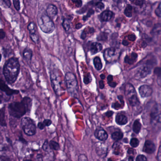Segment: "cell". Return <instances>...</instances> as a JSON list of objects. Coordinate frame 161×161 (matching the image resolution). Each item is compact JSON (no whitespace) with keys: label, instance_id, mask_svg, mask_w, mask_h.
<instances>
[{"label":"cell","instance_id":"cell-1","mask_svg":"<svg viewBox=\"0 0 161 161\" xmlns=\"http://www.w3.org/2000/svg\"><path fill=\"white\" fill-rule=\"evenodd\" d=\"M32 100L28 97L23 98L21 102H13L9 104L8 111L11 116L20 119L30 111Z\"/></svg>","mask_w":161,"mask_h":161},{"label":"cell","instance_id":"cell-2","mask_svg":"<svg viewBox=\"0 0 161 161\" xmlns=\"http://www.w3.org/2000/svg\"><path fill=\"white\" fill-rule=\"evenodd\" d=\"M20 65L18 60L12 57L9 59L4 66L3 73L6 81L12 84L17 79L20 72Z\"/></svg>","mask_w":161,"mask_h":161},{"label":"cell","instance_id":"cell-3","mask_svg":"<svg viewBox=\"0 0 161 161\" xmlns=\"http://www.w3.org/2000/svg\"><path fill=\"white\" fill-rule=\"evenodd\" d=\"M125 94L130 105L136 112L140 111L141 107L134 87L131 84H127L125 87Z\"/></svg>","mask_w":161,"mask_h":161},{"label":"cell","instance_id":"cell-4","mask_svg":"<svg viewBox=\"0 0 161 161\" xmlns=\"http://www.w3.org/2000/svg\"><path fill=\"white\" fill-rule=\"evenodd\" d=\"M150 123L155 131L161 129V105L155 104L151 109L150 113Z\"/></svg>","mask_w":161,"mask_h":161},{"label":"cell","instance_id":"cell-5","mask_svg":"<svg viewBox=\"0 0 161 161\" xmlns=\"http://www.w3.org/2000/svg\"><path fill=\"white\" fill-rule=\"evenodd\" d=\"M40 29L44 33L50 34L55 30V25L50 17L47 15H43L38 20Z\"/></svg>","mask_w":161,"mask_h":161},{"label":"cell","instance_id":"cell-6","mask_svg":"<svg viewBox=\"0 0 161 161\" xmlns=\"http://www.w3.org/2000/svg\"><path fill=\"white\" fill-rule=\"evenodd\" d=\"M21 126L24 132L28 136H34L36 133V126L30 118H23L21 121Z\"/></svg>","mask_w":161,"mask_h":161},{"label":"cell","instance_id":"cell-7","mask_svg":"<svg viewBox=\"0 0 161 161\" xmlns=\"http://www.w3.org/2000/svg\"><path fill=\"white\" fill-rule=\"evenodd\" d=\"M65 81L67 89L72 94H75L78 90V81L76 77L72 72H68L65 76Z\"/></svg>","mask_w":161,"mask_h":161},{"label":"cell","instance_id":"cell-8","mask_svg":"<svg viewBox=\"0 0 161 161\" xmlns=\"http://www.w3.org/2000/svg\"><path fill=\"white\" fill-rule=\"evenodd\" d=\"M120 55V50L115 47H111L107 49L104 51V59L108 62L116 61Z\"/></svg>","mask_w":161,"mask_h":161},{"label":"cell","instance_id":"cell-9","mask_svg":"<svg viewBox=\"0 0 161 161\" xmlns=\"http://www.w3.org/2000/svg\"><path fill=\"white\" fill-rule=\"evenodd\" d=\"M50 75L52 89L55 93L58 94L61 91V81L58 72L56 70H53L50 72Z\"/></svg>","mask_w":161,"mask_h":161},{"label":"cell","instance_id":"cell-10","mask_svg":"<svg viewBox=\"0 0 161 161\" xmlns=\"http://www.w3.org/2000/svg\"><path fill=\"white\" fill-rule=\"evenodd\" d=\"M28 29L29 32L31 39L34 43H37L39 40V38L36 31V27L35 23L31 22L28 25Z\"/></svg>","mask_w":161,"mask_h":161},{"label":"cell","instance_id":"cell-11","mask_svg":"<svg viewBox=\"0 0 161 161\" xmlns=\"http://www.w3.org/2000/svg\"><path fill=\"white\" fill-rule=\"evenodd\" d=\"M0 89L1 91L4 92L8 96H12L14 94H18L19 93L18 90L10 89L1 79L0 82Z\"/></svg>","mask_w":161,"mask_h":161},{"label":"cell","instance_id":"cell-12","mask_svg":"<svg viewBox=\"0 0 161 161\" xmlns=\"http://www.w3.org/2000/svg\"><path fill=\"white\" fill-rule=\"evenodd\" d=\"M139 93L142 97H148L151 96L152 89L148 85H143L139 88Z\"/></svg>","mask_w":161,"mask_h":161},{"label":"cell","instance_id":"cell-13","mask_svg":"<svg viewBox=\"0 0 161 161\" xmlns=\"http://www.w3.org/2000/svg\"><path fill=\"white\" fill-rule=\"evenodd\" d=\"M94 135L96 138L102 141H106L108 138L107 132L102 128H97L94 131Z\"/></svg>","mask_w":161,"mask_h":161},{"label":"cell","instance_id":"cell-14","mask_svg":"<svg viewBox=\"0 0 161 161\" xmlns=\"http://www.w3.org/2000/svg\"><path fill=\"white\" fill-rule=\"evenodd\" d=\"M143 150V151L147 154H152L155 151V145L151 141L147 140L145 143Z\"/></svg>","mask_w":161,"mask_h":161},{"label":"cell","instance_id":"cell-15","mask_svg":"<svg viewBox=\"0 0 161 161\" xmlns=\"http://www.w3.org/2000/svg\"><path fill=\"white\" fill-rule=\"evenodd\" d=\"M151 67L149 64H145L138 71V75L142 79L145 78L151 71Z\"/></svg>","mask_w":161,"mask_h":161},{"label":"cell","instance_id":"cell-16","mask_svg":"<svg viewBox=\"0 0 161 161\" xmlns=\"http://www.w3.org/2000/svg\"><path fill=\"white\" fill-rule=\"evenodd\" d=\"M46 12L49 17L53 18L58 14V9L55 5L50 4L47 6Z\"/></svg>","mask_w":161,"mask_h":161},{"label":"cell","instance_id":"cell-17","mask_svg":"<svg viewBox=\"0 0 161 161\" xmlns=\"http://www.w3.org/2000/svg\"><path fill=\"white\" fill-rule=\"evenodd\" d=\"M102 48H103V46L99 43H93L90 45V51L92 55H94L100 52L102 50Z\"/></svg>","mask_w":161,"mask_h":161},{"label":"cell","instance_id":"cell-18","mask_svg":"<svg viewBox=\"0 0 161 161\" xmlns=\"http://www.w3.org/2000/svg\"><path fill=\"white\" fill-rule=\"evenodd\" d=\"M113 16V13L109 10H106L103 11L100 15L101 20L103 21H110Z\"/></svg>","mask_w":161,"mask_h":161},{"label":"cell","instance_id":"cell-19","mask_svg":"<svg viewBox=\"0 0 161 161\" xmlns=\"http://www.w3.org/2000/svg\"><path fill=\"white\" fill-rule=\"evenodd\" d=\"M137 58H138V55L137 53L132 52L131 55L126 56L124 61L126 63L129 64H132L136 62Z\"/></svg>","mask_w":161,"mask_h":161},{"label":"cell","instance_id":"cell-20","mask_svg":"<svg viewBox=\"0 0 161 161\" xmlns=\"http://www.w3.org/2000/svg\"><path fill=\"white\" fill-rule=\"evenodd\" d=\"M115 120L117 123L120 125H125L128 122L127 118L123 114L117 115Z\"/></svg>","mask_w":161,"mask_h":161},{"label":"cell","instance_id":"cell-21","mask_svg":"<svg viewBox=\"0 0 161 161\" xmlns=\"http://www.w3.org/2000/svg\"><path fill=\"white\" fill-rule=\"evenodd\" d=\"M32 51L30 49L26 48L23 52L24 58L27 61H30L32 57Z\"/></svg>","mask_w":161,"mask_h":161},{"label":"cell","instance_id":"cell-22","mask_svg":"<svg viewBox=\"0 0 161 161\" xmlns=\"http://www.w3.org/2000/svg\"><path fill=\"white\" fill-rule=\"evenodd\" d=\"M0 123L1 125L3 127L7 126L6 120L5 118V108L3 107L1 110L0 113Z\"/></svg>","mask_w":161,"mask_h":161},{"label":"cell","instance_id":"cell-23","mask_svg":"<svg viewBox=\"0 0 161 161\" xmlns=\"http://www.w3.org/2000/svg\"><path fill=\"white\" fill-rule=\"evenodd\" d=\"M93 62L94 67L96 68V69L97 70H100L102 69L103 65H102V62H101V60L99 57L98 56L95 57L94 59Z\"/></svg>","mask_w":161,"mask_h":161},{"label":"cell","instance_id":"cell-24","mask_svg":"<svg viewBox=\"0 0 161 161\" xmlns=\"http://www.w3.org/2000/svg\"><path fill=\"white\" fill-rule=\"evenodd\" d=\"M151 34L153 35H160L161 34V24L158 23L154 26L152 30Z\"/></svg>","mask_w":161,"mask_h":161},{"label":"cell","instance_id":"cell-25","mask_svg":"<svg viewBox=\"0 0 161 161\" xmlns=\"http://www.w3.org/2000/svg\"><path fill=\"white\" fill-rule=\"evenodd\" d=\"M141 128V124L139 120H137L134 121L133 125V130L136 134H138Z\"/></svg>","mask_w":161,"mask_h":161},{"label":"cell","instance_id":"cell-26","mask_svg":"<svg viewBox=\"0 0 161 161\" xmlns=\"http://www.w3.org/2000/svg\"><path fill=\"white\" fill-rule=\"evenodd\" d=\"M49 148L50 149L52 150H56V151H58L60 149L59 144L57 142L55 141L51 140L49 143Z\"/></svg>","mask_w":161,"mask_h":161},{"label":"cell","instance_id":"cell-27","mask_svg":"<svg viewBox=\"0 0 161 161\" xmlns=\"http://www.w3.org/2000/svg\"><path fill=\"white\" fill-rule=\"evenodd\" d=\"M123 136V134L121 132L119 131H116V132H113L111 134V138L114 140L117 141L121 140L122 139Z\"/></svg>","mask_w":161,"mask_h":161},{"label":"cell","instance_id":"cell-28","mask_svg":"<svg viewBox=\"0 0 161 161\" xmlns=\"http://www.w3.org/2000/svg\"><path fill=\"white\" fill-rule=\"evenodd\" d=\"M62 25L66 31L69 30L70 28V21L69 19H64Z\"/></svg>","mask_w":161,"mask_h":161},{"label":"cell","instance_id":"cell-29","mask_svg":"<svg viewBox=\"0 0 161 161\" xmlns=\"http://www.w3.org/2000/svg\"><path fill=\"white\" fill-rule=\"evenodd\" d=\"M132 7L130 4H128L125 8L124 14L127 17H130L132 16Z\"/></svg>","mask_w":161,"mask_h":161},{"label":"cell","instance_id":"cell-30","mask_svg":"<svg viewBox=\"0 0 161 161\" xmlns=\"http://www.w3.org/2000/svg\"><path fill=\"white\" fill-rule=\"evenodd\" d=\"M92 81V78L89 73L87 74L84 77L83 81L85 84H88Z\"/></svg>","mask_w":161,"mask_h":161},{"label":"cell","instance_id":"cell-31","mask_svg":"<svg viewBox=\"0 0 161 161\" xmlns=\"http://www.w3.org/2000/svg\"><path fill=\"white\" fill-rule=\"evenodd\" d=\"M139 142L138 139L136 138H132L131 139L130 144L133 148H136L139 145Z\"/></svg>","mask_w":161,"mask_h":161},{"label":"cell","instance_id":"cell-32","mask_svg":"<svg viewBox=\"0 0 161 161\" xmlns=\"http://www.w3.org/2000/svg\"><path fill=\"white\" fill-rule=\"evenodd\" d=\"M94 10L92 9H90L89 10V11H88V12H87V14L86 15V16H84L83 18V20L84 21H86L88 20V18L89 17H91L92 15L94 14Z\"/></svg>","mask_w":161,"mask_h":161},{"label":"cell","instance_id":"cell-33","mask_svg":"<svg viewBox=\"0 0 161 161\" xmlns=\"http://www.w3.org/2000/svg\"><path fill=\"white\" fill-rule=\"evenodd\" d=\"M49 142L47 139H46L43 145L42 148L45 151H49V149H50L49 145Z\"/></svg>","mask_w":161,"mask_h":161},{"label":"cell","instance_id":"cell-34","mask_svg":"<svg viewBox=\"0 0 161 161\" xmlns=\"http://www.w3.org/2000/svg\"><path fill=\"white\" fill-rule=\"evenodd\" d=\"M154 73L157 76L159 79H161V67H157L154 70Z\"/></svg>","mask_w":161,"mask_h":161},{"label":"cell","instance_id":"cell-35","mask_svg":"<svg viewBox=\"0 0 161 161\" xmlns=\"http://www.w3.org/2000/svg\"><path fill=\"white\" fill-rule=\"evenodd\" d=\"M155 14L159 17H161V3L159 4L157 8L155 11Z\"/></svg>","mask_w":161,"mask_h":161},{"label":"cell","instance_id":"cell-36","mask_svg":"<svg viewBox=\"0 0 161 161\" xmlns=\"http://www.w3.org/2000/svg\"><path fill=\"white\" fill-rule=\"evenodd\" d=\"M97 39L99 41L106 40V39H107L106 34L104 33H101V34H100L99 36L97 37Z\"/></svg>","mask_w":161,"mask_h":161},{"label":"cell","instance_id":"cell-37","mask_svg":"<svg viewBox=\"0 0 161 161\" xmlns=\"http://www.w3.org/2000/svg\"><path fill=\"white\" fill-rule=\"evenodd\" d=\"M13 3L14 6L15 8L16 9V10L18 11H19L20 10V1H13Z\"/></svg>","mask_w":161,"mask_h":161},{"label":"cell","instance_id":"cell-38","mask_svg":"<svg viewBox=\"0 0 161 161\" xmlns=\"http://www.w3.org/2000/svg\"><path fill=\"white\" fill-rule=\"evenodd\" d=\"M96 8L98 9L99 10H102V9L104 8V4L102 3L101 1H98V2H97L96 4Z\"/></svg>","mask_w":161,"mask_h":161},{"label":"cell","instance_id":"cell-39","mask_svg":"<svg viewBox=\"0 0 161 161\" xmlns=\"http://www.w3.org/2000/svg\"><path fill=\"white\" fill-rule=\"evenodd\" d=\"M136 161H147V158L145 155H140L137 156Z\"/></svg>","mask_w":161,"mask_h":161},{"label":"cell","instance_id":"cell-40","mask_svg":"<svg viewBox=\"0 0 161 161\" xmlns=\"http://www.w3.org/2000/svg\"><path fill=\"white\" fill-rule=\"evenodd\" d=\"M78 161H87V156L83 155V154H81L79 157V160Z\"/></svg>","mask_w":161,"mask_h":161},{"label":"cell","instance_id":"cell-41","mask_svg":"<svg viewBox=\"0 0 161 161\" xmlns=\"http://www.w3.org/2000/svg\"><path fill=\"white\" fill-rule=\"evenodd\" d=\"M43 123L45 126H49L52 123V121L50 119H45L43 121Z\"/></svg>","mask_w":161,"mask_h":161},{"label":"cell","instance_id":"cell-42","mask_svg":"<svg viewBox=\"0 0 161 161\" xmlns=\"http://www.w3.org/2000/svg\"><path fill=\"white\" fill-rule=\"evenodd\" d=\"M72 2L75 4L77 7H80L82 5V1H72Z\"/></svg>","mask_w":161,"mask_h":161},{"label":"cell","instance_id":"cell-43","mask_svg":"<svg viewBox=\"0 0 161 161\" xmlns=\"http://www.w3.org/2000/svg\"><path fill=\"white\" fill-rule=\"evenodd\" d=\"M38 127L40 130H44V128H45V127L46 126H45L43 122H39V123H38Z\"/></svg>","mask_w":161,"mask_h":161},{"label":"cell","instance_id":"cell-44","mask_svg":"<svg viewBox=\"0 0 161 161\" xmlns=\"http://www.w3.org/2000/svg\"><path fill=\"white\" fill-rule=\"evenodd\" d=\"M158 161H161V145L159 147L157 155Z\"/></svg>","mask_w":161,"mask_h":161},{"label":"cell","instance_id":"cell-45","mask_svg":"<svg viewBox=\"0 0 161 161\" xmlns=\"http://www.w3.org/2000/svg\"><path fill=\"white\" fill-rule=\"evenodd\" d=\"M3 3L5 5H6V7L7 8H9L11 5V1L9 0H4V1H2Z\"/></svg>","mask_w":161,"mask_h":161},{"label":"cell","instance_id":"cell-46","mask_svg":"<svg viewBox=\"0 0 161 161\" xmlns=\"http://www.w3.org/2000/svg\"><path fill=\"white\" fill-rule=\"evenodd\" d=\"M132 2L134 3L135 4H136V5L141 6V5L143 4L144 1H132Z\"/></svg>","mask_w":161,"mask_h":161},{"label":"cell","instance_id":"cell-47","mask_svg":"<svg viewBox=\"0 0 161 161\" xmlns=\"http://www.w3.org/2000/svg\"><path fill=\"white\" fill-rule=\"evenodd\" d=\"M36 161H44L43 158V155L42 154H38L36 156Z\"/></svg>","mask_w":161,"mask_h":161},{"label":"cell","instance_id":"cell-48","mask_svg":"<svg viewBox=\"0 0 161 161\" xmlns=\"http://www.w3.org/2000/svg\"><path fill=\"white\" fill-rule=\"evenodd\" d=\"M19 140L21 141V142H22L24 144H28V142L22 136H21L19 137Z\"/></svg>","mask_w":161,"mask_h":161},{"label":"cell","instance_id":"cell-49","mask_svg":"<svg viewBox=\"0 0 161 161\" xmlns=\"http://www.w3.org/2000/svg\"><path fill=\"white\" fill-rule=\"evenodd\" d=\"M1 161H11V159L7 156H1Z\"/></svg>","mask_w":161,"mask_h":161},{"label":"cell","instance_id":"cell-50","mask_svg":"<svg viewBox=\"0 0 161 161\" xmlns=\"http://www.w3.org/2000/svg\"><path fill=\"white\" fill-rule=\"evenodd\" d=\"M5 32L4 31L3 29H1V31H0V38H1V39H4V38H5Z\"/></svg>","mask_w":161,"mask_h":161},{"label":"cell","instance_id":"cell-51","mask_svg":"<svg viewBox=\"0 0 161 161\" xmlns=\"http://www.w3.org/2000/svg\"><path fill=\"white\" fill-rule=\"evenodd\" d=\"M87 36V34L85 30H84L81 34V39H85L86 38Z\"/></svg>","mask_w":161,"mask_h":161},{"label":"cell","instance_id":"cell-52","mask_svg":"<svg viewBox=\"0 0 161 161\" xmlns=\"http://www.w3.org/2000/svg\"><path fill=\"white\" fill-rule=\"evenodd\" d=\"M128 39L131 41H134L136 39V36L134 35H128Z\"/></svg>","mask_w":161,"mask_h":161},{"label":"cell","instance_id":"cell-53","mask_svg":"<svg viewBox=\"0 0 161 161\" xmlns=\"http://www.w3.org/2000/svg\"><path fill=\"white\" fill-rule=\"evenodd\" d=\"M108 84H109L110 86L111 87H115L116 86L117 84L116 83L114 82H111L108 83Z\"/></svg>","mask_w":161,"mask_h":161},{"label":"cell","instance_id":"cell-54","mask_svg":"<svg viewBox=\"0 0 161 161\" xmlns=\"http://www.w3.org/2000/svg\"><path fill=\"white\" fill-rule=\"evenodd\" d=\"M107 80H108V82L110 83L112 82L113 80V77L111 75H109L108 77H107Z\"/></svg>","mask_w":161,"mask_h":161},{"label":"cell","instance_id":"cell-55","mask_svg":"<svg viewBox=\"0 0 161 161\" xmlns=\"http://www.w3.org/2000/svg\"><path fill=\"white\" fill-rule=\"evenodd\" d=\"M99 87L101 89H103L104 88V83L102 80L99 81Z\"/></svg>","mask_w":161,"mask_h":161},{"label":"cell","instance_id":"cell-56","mask_svg":"<svg viewBox=\"0 0 161 161\" xmlns=\"http://www.w3.org/2000/svg\"><path fill=\"white\" fill-rule=\"evenodd\" d=\"M82 24L79 23L76 25V27H75V28H76V29H79V28H82Z\"/></svg>","mask_w":161,"mask_h":161},{"label":"cell","instance_id":"cell-57","mask_svg":"<svg viewBox=\"0 0 161 161\" xmlns=\"http://www.w3.org/2000/svg\"><path fill=\"white\" fill-rule=\"evenodd\" d=\"M113 114V112L112 111H109L108 112H107L106 113V115L107 116L110 117L112 116Z\"/></svg>","mask_w":161,"mask_h":161},{"label":"cell","instance_id":"cell-58","mask_svg":"<svg viewBox=\"0 0 161 161\" xmlns=\"http://www.w3.org/2000/svg\"><path fill=\"white\" fill-rule=\"evenodd\" d=\"M128 44H129V43H128V42L126 40H123V42H122V44H123L124 45H125V46H127V45H128Z\"/></svg>","mask_w":161,"mask_h":161},{"label":"cell","instance_id":"cell-59","mask_svg":"<svg viewBox=\"0 0 161 161\" xmlns=\"http://www.w3.org/2000/svg\"><path fill=\"white\" fill-rule=\"evenodd\" d=\"M6 140H7V142L9 143H10V144H11V145L12 144V141H11L10 138H6Z\"/></svg>","mask_w":161,"mask_h":161},{"label":"cell","instance_id":"cell-60","mask_svg":"<svg viewBox=\"0 0 161 161\" xmlns=\"http://www.w3.org/2000/svg\"><path fill=\"white\" fill-rule=\"evenodd\" d=\"M105 76H104V74H101V75H100V78L101 79H105Z\"/></svg>","mask_w":161,"mask_h":161},{"label":"cell","instance_id":"cell-61","mask_svg":"<svg viewBox=\"0 0 161 161\" xmlns=\"http://www.w3.org/2000/svg\"><path fill=\"white\" fill-rule=\"evenodd\" d=\"M133 158L132 157H130V158H128V161H133Z\"/></svg>","mask_w":161,"mask_h":161},{"label":"cell","instance_id":"cell-62","mask_svg":"<svg viewBox=\"0 0 161 161\" xmlns=\"http://www.w3.org/2000/svg\"><path fill=\"white\" fill-rule=\"evenodd\" d=\"M24 161H32L31 160H29V159H27V160H25Z\"/></svg>","mask_w":161,"mask_h":161},{"label":"cell","instance_id":"cell-63","mask_svg":"<svg viewBox=\"0 0 161 161\" xmlns=\"http://www.w3.org/2000/svg\"><path fill=\"white\" fill-rule=\"evenodd\" d=\"M108 161H113V160H111V159H109L108 160Z\"/></svg>","mask_w":161,"mask_h":161}]
</instances>
